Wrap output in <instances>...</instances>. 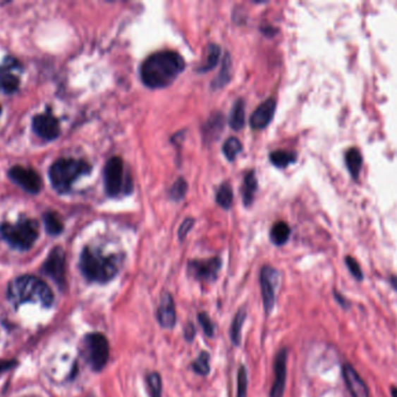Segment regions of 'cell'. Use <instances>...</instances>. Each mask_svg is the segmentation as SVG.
<instances>
[{"label":"cell","mask_w":397,"mask_h":397,"mask_svg":"<svg viewBox=\"0 0 397 397\" xmlns=\"http://www.w3.org/2000/svg\"><path fill=\"white\" fill-rule=\"evenodd\" d=\"M184 69L185 60L181 54L173 50L157 52L142 63V81L148 88L161 89L173 83Z\"/></svg>","instance_id":"cell-1"},{"label":"cell","mask_w":397,"mask_h":397,"mask_svg":"<svg viewBox=\"0 0 397 397\" xmlns=\"http://www.w3.org/2000/svg\"><path fill=\"white\" fill-rule=\"evenodd\" d=\"M79 268L90 282L107 283L118 274L120 260L116 255H107L99 249L87 246L83 249Z\"/></svg>","instance_id":"cell-2"},{"label":"cell","mask_w":397,"mask_h":397,"mask_svg":"<svg viewBox=\"0 0 397 397\" xmlns=\"http://www.w3.org/2000/svg\"><path fill=\"white\" fill-rule=\"evenodd\" d=\"M7 297L14 305L37 303L49 308L54 302L49 285L32 275H23L11 282L7 289Z\"/></svg>","instance_id":"cell-3"},{"label":"cell","mask_w":397,"mask_h":397,"mask_svg":"<svg viewBox=\"0 0 397 397\" xmlns=\"http://www.w3.org/2000/svg\"><path fill=\"white\" fill-rule=\"evenodd\" d=\"M90 172L91 166L84 160L59 159L50 168V181L57 191L66 194L80 176Z\"/></svg>","instance_id":"cell-4"},{"label":"cell","mask_w":397,"mask_h":397,"mask_svg":"<svg viewBox=\"0 0 397 397\" xmlns=\"http://www.w3.org/2000/svg\"><path fill=\"white\" fill-rule=\"evenodd\" d=\"M0 235L11 247L27 251L39 238V224L37 220L30 218L19 219L14 224L4 223L0 226Z\"/></svg>","instance_id":"cell-5"},{"label":"cell","mask_w":397,"mask_h":397,"mask_svg":"<svg viewBox=\"0 0 397 397\" xmlns=\"http://www.w3.org/2000/svg\"><path fill=\"white\" fill-rule=\"evenodd\" d=\"M86 360L94 372L105 368L109 359V344L107 338L102 333H90L84 340Z\"/></svg>","instance_id":"cell-6"},{"label":"cell","mask_w":397,"mask_h":397,"mask_svg":"<svg viewBox=\"0 0 397 397\" xmlns=\"http://www.w3.org/2000/svg\"><path fill=\"white\" fill-rule=\"evenodd\" d=\"M105 188L109 196L116 197L121 192L126 191V189L130 186L126 184L125 167L121 158L114 156L109 160L105 166Z\"/></svg>","instance_id":"cell-7"},{"label":"cell","mask_w":397,"mask_h":397,"mask_svg":"<svg viewBox=\"0 0 397 397\" xmlns=\"http://www.w3.org/2000/svg\"><path fill=\"white\" fill-rule=\"evenodd\" d=\"M279 281V274L269 266H264L260 272V289L263 296V304L267 314L272 312L276 304V288Z\"/></svg>","instance_id":"cell-8"},{"label":"cell","mask_w":397,"mask_h":397,"mask_svg":"<svg viewBox=\"0 0 397 397\" xmlns=\"http://www.w3.org/2000/svg\"><path fill=\"white\" fill-rule=\"evenodd\" d=\"M222 261L220 258L206 259V260H193L188 262V275L200 282H214L220 272Z\"/></svg>","instance_id":"cell-9"},{"label":"cell","mask_w":397,"mask_h":397,"mask_svg":"<svg viewBox=\"0 0 397 397\" xmlns=\"http://www.w3.org/2000/svg\"><path fill=\"white\" fill-rule=\"evenodd\" d=\"M21 64L14 57H6L0 66V91L13 93L17 91L20 83Z\"/></svg>","instance_id":"cell-10"},{"label":"cell","mask_w":397,"mask_h":397,"mask_svg":"<svg viewBox=\"0 0 397 397\" xmlns=\"http://www.w3.org/2000/svg\"><path fill=\"white\" fill-rule=\"evenodd\" d=\"M8 175L14 183H17L23 190L33 195L39 194L42 188V181L39 179V174L34 172L33 169L16 166L11 169Z\"/></svg>","instance_id":"cell-11"},{"label":"cell","mask_w":397,"mask_h":397,"mask_svg":"<svg viewBox=\"0 0 397 397\" xmlns=\"http://www.w3.org/2000/svg\"><path fill=\"white\" fill-rule=\"evenodd\" d=\"M43 272L53 278L59 287L66 285V254L61 247L51 251L44 262Z\"/></svg>","instance_id":"cell-12"},{"label":"cell","mask_w":397,"mask_h":397,"mask_svg":"<svg viewBox=\"0 0 397 397\" xmlns=\"http://www.w3.org/2000/svg\"><path fill=\"white\" fill-rule=\"evenodd\" d=\"M33 129L41 139L47 141L56 139L61 132L59 120L50 112L37 114L33 119Z\"/></svg>","instance_id":"cell-13"},{"label":"cell","mask_w":397,"mask_h":397,"mask_svg":"<svg viewBox=\"0 0 397 397\" xmlns=\"http://www.w3.org/2000/svg\"><path fill=\"white\" fill-rule=\"evenodd\" d=\"M287 377V350L281 348L274 360V382L271 388V397H283Z\"/></svg>","instance_id":"cell-14"},{"label":"cell","mask_w":397,"mask_h":397,"mask_svg":"<svg viewBox=\"0 0 397 397\" xmlns=\"http://www.w3.org/2000/svg\"><path fill=\"white\" fill-rule=\"evenodd\" d=\"M341 373L348 393L352 397H369L367 386L362 380V377L358 374V372L355 371V367H352L351 365H344Z\"/></svg>","instance_id":"cell-15"},{"label":"cell","mask_w":397,"mask_h":397,"mask_svg":"<svg viewBox=\"0 0 397 397\" xmlns=\"http://www.w3.org/2000/svg\"><path fill=\"white\" fill-rule=\"evenodd\" d=\"M157 321L161 328L171 330L174 328L177 321V314H176V305H174L173 297L169 292L163 294L161 303L157 309Z\"/></svg>","instance_id":"cell-16"},{"label":"cell","mask_w":397,"mask_h":397,"mask_svg":"<svg viewBox=\"0 0 397 397\" xmlns=\"http://www.w3.org/2000/svg\"><path fill=\"white\" fill-rule=\"evenodd\" d=\"M276 103L273 98H269L260 104L250 118V125L253 129H263L269 125L276 112Z\"/></svg>","instance_id":"cell-17"},{"label":"cell","mask_w":397,"mask_h":397,"mask_svg":"<svg viewBox=\"0 0 397 397\" xmlns=\"http://www.w3.org/2000/svg\"><path fill=\"white\" fill-rule=\"evenodd\" d=\"M345 163L353 179H358L362 166V156L357 148L348 149L345 154Z\"/></svg>","instance_id":"cell-18"},{"label":"cell","mask_w":397,"mask_h":397,"mask_svg":"<svg viewBox=\"0 0 397 397\" xmlns=\"http://www.w3.org/2000/svg\"><path fill=\"white\" fill-rule=\"evenodd\" d=\"M229 124L231 129L240 131L243 129L245 124V109H244L243 100H238L233 104V109L230 113Z\"/></svg>","instance_id":"cell-19"},{"label":"cell","mask_w":397,"mask_h":397,"mask_svg":"<svg viewBox=\"0 0 397 397\" xmlns=\"http://www.w3.org/2000/svg\"><path fill=\"white\" fill-rule=\"evenodd\" d=\"M257 177L253 170L246 172L244 176L243 202L244 206H250L253 202V196L257 190Z\"/></svg>","instance_id":"cell-20"},{"label":"cell","mask_w":397,"mask_h":397,"mask_svg":"<svg viewBox=\"0 0 397 397\" xmlns=\"http://www.w3.org/2000/svg\"><path fill=\"white\" fill-rule=\"evenodd\" d=\"M246 312L245 309H240L237 312L236 316L233 318L231 328H230V336L233 345H240V339H242V328H243L244 321H245Z\"/></svg>","instance_id":"cell-21"},{"label":"cell","mask_w":397,"mask_h":397,"mask_svg":"<svg viewBox=\"0 0 397 397\" xmlns=\"http://www.w3.org/2000/svg\"><path fill=\"white\" fill-rule=\"evenodd\" d=\"M291 235V229L289 226L283 222L276 223L271 230V240L273 244L280 246L283 245L288 240Z\"/></svg>","instance_id":"cell-22"},{"label":"cell","mask_w":397,"mask_h":397,"mask_svg":"<svg viewBox=\"0 0 397 397\" xmlns=\"http://www.w3.org/2000/svg\"><path fill=\"white\" fill-rule=\"evenodd\" d=\"M269 159L274 166L286 168L291 163L295 162L296 154L294 152H287V150H276V152L271 153Z\"/></svg>","instance_id":"cell-23"},{"label":"cell","mask_w":397,"mask_h":397,"mask_svg":"<svg viewBox=\"0 0 397 397\" xmlns=\"http://www.w3.org/2000/svg\"><path fill=\"white\" fill-rule=\"evenodd\" d=\"M233 189L228 183H224L216 192V202L224 209H229L233 204Z\"/></svg>","instance_id":"cell-24"},{"label":"cell","mask_w":397,"mask_h":397,"mask_svg":"<svg viewBox=\"0 0 397 397\" xmlns=\"http://www.w3.org/2000/svg\"><path fill=\"white\" fill-rule=\"evenodd\" d=\"M44 225H46L48 233L51 235H61V232L63 231L62 222L57 213H54V212H48L44 215Z\"/></svg>","instance_id":"cell-25"},{"label":"cell","mask_w":397,"mask_h":397,"mask_svg":"<svg viewBox=\"0 0 397 397\" xmlns=\"http://www.w3.org/2000/svg\"><path fill=\"white\" fill-rule=\"evenodd\" d=\"M192 368L197 374L202 375V377L209 374V355L207 352H201L199 357H197V360L192 364Z\"/></svg>","instance_id":"cell-26"},{"label":"cell","mask_w":397,"mask_h":397,"mask_svg":"<svg viewBox=\"0 0 397 397\" xmlns=\"http://www.w3.org/2000/svg\"><path fill=\"white\" fill-rule=\"evenodd\" d=\"M242 152V143L237 138H230L224 145V153L229 161H233Z\"/></svg>","instance_id":"cell-27"},{"label":"cell","mask_w":397,"mask_h":397,"mask_svg":"<svg viewBox=\"0 0 397 397\" xmlns=\"http://www.w3.org/2000/svg\"><path fill=\"white\" fill-rule=\"evenodd\" d=\"M147 384H148L149 393L152 397H161V377L157 372H152L147 377Z\"/></svg>","instance_id":"cell-28"},{"label":"cell","mask_w":397,"mask_h":397,"mask_svg":"<svg viewBox=\"0 0 397 397\" xmlns=\"http://www.w3.org/2000/svg\"><path fill=\"white\" fill-rule=\"evenodd\" d=\"M220 57V47L216 45H210L208 48L207 60L204 63V66L201 68L200 71H209L216 66Z\"/></svg>","instance_id":"cell-29"},{"label":"cell","mask_w":397,"mask_h":397,"mask_svg":"<svg viewBox=\"0 0 397 397\" xmlns=\"http://www.w3.org/2000/svg\"><path fill=\"white\" fill-rule=\"evenodd\" d=\"M230 69H231V63H230L229 57L227 55L226 59H224V66H222L220 75H219L216 80L213 82L214 88H217V89H219V88H222V86L226 85V84L229 82Z\"/></svg>","instance_id":"cell-30"},{"label":"cell","mask_w":397,"mask_h":397,"mask_svg":"<svg viewBox=\"0 0 397 397\" xmlns=\"http://www.w3.org/2000/svg\"><path fill=\"white\" fill-rule=\"evenodd\" d=\"M248 394V371L240 366L237 373V397H246Z\"/></svg>","instance_id":"cell-31"},{"label":"cell","mask_w":397,"mask_h":397,"mask_svg":"<svg viewBox=\"0 0 397 397\" xmlns=\"http://www.w3.org/2000/svg\"><path fill=\"white\" fill-rule=\"evenodd\" d=\"M186 191H188V183L185 182L184 179H179L173 183V186H171L169 195L174 201H181L184 198Z\"/></svg>","instance_id":"cell-32"},{"label":"cell","mask_w":397,"mask_h":397,"mask_svg":"<svg viewBox=\"0 0 397 397\" xmlns=\"http://www.w3.org/2000/svg\"><path fill=\"white\" fill-rule=\"evenodd\" d=\"M197 321L200 323L201 328L204 330V333L208 337H213L214 332H215V326H214L213 321L210 319L209 316L206 312H200V314H197Z\"/></svg>","instance_id":"cell-33"},{"label":"cell","mask_w":397,"mask_h":397,"mask_svg":"<svg viewBox=\"0 0 397 397\" xmlns=\"http://www.w3.org/2000/svg\"><path fill=\"white\" fill-rule=\"evenodd\" d=\"M345 261H346V266H348V271L351 272V274L357 280L361 281L362 280V271H361L358 262L355 261V259L352 258V256H348V258L345 259Z\"/></svg>","instance_id":"cell-34"},{"label":"cell","mask_w":397,"mask_h":397,"mask_svg":"<svg viewBox=\"0 0 397 397\" xmlns=\"http://www.w3.org/2000/svg\"><path fill=\"white\" fill-rule=\"evenodd\" d=\"M193 224V219H186V220L181 224V229H179V238H181V240L185 239V237L188 235V233L190 232V230L192 229Z\"/></svg>","instance_id":"cell-35"},{"label":"cell","mask_w":397,"mask_h":397,"mask_svg":"<svg viewBox=\"0 0 397 397\" xmlns=\"http://www.w3.org/2000/svg\"><path fill=\"white\" fill-rule=\"evenodd\" d=\"M195 333H197V330H195V326H194L192 323H188V325L185 326L184 335L186 338V340L192 341L195 337Z\"/></svg>","instance_id":"cell-36"},{"label":"cell","mask_w":397,"mask_h":397,"mask_svg":"<svg viewBox=\"0 0 397 397\" xmlns=\"http://www.w3.org/2000/svg\"><path fill=\"white\" fill-rule=\"evenodd\" d=\"M14 365H16L14 361H0V374L7 369H10Z\"/></svg>","instance_id":"cell-37"},{"label":"cell","mask_w":397,"mask_h":397,"mask_svg":"<svg viewBox=\"0 0 397 397\" xmlns=\"http://www.w3.org/2000/svg\"><path fill=\"white\" fill-rule=\"evenodd\" d=\"M391 396L397 397V387L391 388Z\"/></svg>","instance_id":"cell-38"},{"label":"cell","mask_w":397,"mask_h":397,"mask_svg":"<svg viewBox=\"0 0 397 397\" xmlns=\"http://www.w3.org/2000/svg\"><path fill=\"white\" fill-rule=\"evenodd\" d=\"M0 113H1V106H0Z\"/></svg>","instance_id":"cell-39"}]
</instances>
